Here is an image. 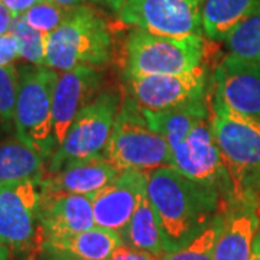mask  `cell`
<instances>
[{"label":"cell","instance_id":"obj_1","mask_svg":"<svg viewBox=\"0 0 260 260\" xmlns=\"http://www.w3.org/2000/svg\"><path fill=\"white\" fill-rule=\"evenodd\" d=\"M146 192L167 254L192 242L230 203L217 189L188 179L172 167L149 171Z\"/></svg>","mask_w":260,"mask_h":260},{"label":"cell","instance_id":"obj_2","mask_svg":"<svg viewBox=\"0 0 260 260\" xmlns=\"http://www.w3.org/2000/svg\"><path fill=\"white\" fill-rule=\"evenodd\" d=\"M210 112L230 181V201L260 205V121L236 113L215 94L210 102Z\"/></svg>","mask_w":260,"mask_h":260},{"label":"cell","instance_id":"obj_3","mask_svg":"<svg viewBox=\"0 0 260 260\" xmlns=\"http://www.w3.org/2000/svg\"><path fill=\"white\" fill-rule=\"evenodd\" d=\"M112 58V35L106 20L87 6L70 10L68 18L45 39V67L71 71L102 67Z\"/></svg>","mask_w":260,"mask_h":260},{"label":"cell","instance_id":"obj_4","mask_svg":"<svg viewBox=\"0 0 260 260\" xmlns=\"http://www.w3.org/2000/svg\"><path fill=\"white\" fill-rule=\"evenodd\" d=\"M103 155L120 172L127 169L149 172L171 167L172 162L167 139L150 127L143 109L130 95L119 109Z\"/></svg>","mask_w":260,"mask_h":260},{"label":"cell","instance_id":"obj_5","mask_svg":"<svg viewBox=\"0 0 260 260\" xmlns=\"http://www.w3.org/2000/svg\"><path fill=\"white\" fill-rule=\"evenodd\" d=\"M56 71L48 67H25L19 71V91L15 109L16 138L44 160L56 150L52 123V99L58 81Z\"/></svg>","mask_w":260,"mask_h":260},{"label":"cell","instance_id":"obj_6","mask_svg":"<svg viewBox=\"0 0 260 260\" xmlns=\"http://www.w3.org/2000/svg\"><path fill=\"white\" fill-rule=\"evenodd\" d=\"M203 56L200 35L160 37L135 29L126 41V77L185 74L201 67Z\"/></svg>","mask_w":260,"mask_h":260},{"label":"cell","instance_id":"obj_7","mask_svg":"<svg viewBox=\"0 0 260 260\" xmlns=\"http://www.w3.org/2000/svg\"><path fill=\"white\" fill-rule=\"evenodd\" d=\"M39 179L0 184V242L9 247L15 260H35L42 253Z\"/></svg>","mask_w":260,"mask_h":260},{"label":"cell","instance_id":"obj_8","mask_svg":"<svg viewBox=\"0 0 260 260\" xmlns=\"http://www.w3.org/2000/svg\"><path fill=\"white\" fill-rule=\"evenodd\" d=\"M119 113V94L104 91L77 114L65 139L48 160L47 174L87 158L103 155Z\"/></svg>","mask_w":260,"mask_h":260},{"label":"cell","instance_id":"obj_9","mask_svg":"<svg viewBox=\"0 0 260 260\" xmlns=\"http://www.w3.org/2000/svg\"><path fill=\"white\" fill-rule=\"evenodd\" d=\"M171 152V167L194 182L217 189L230 201L232 188L214 136L211 112L198 121L191 133Z\"/></svg>","mask_w":260,"mask_h":260},{"label":"cell","instance_id":"obj_10","mask_svg":"<svg viewBox=\"0 0 260 260\" xmlns=\"http://www.w3.org/2000/svg\"><path fill=\"white\" fill-rule=\"evenodd\" d=\"M205 0H126L119 16L124 25L153 35L184 38L203 30Z\"/></svg>","mask_w":260,"mask_h":260},{"label":"cell","instance_id":"obj_11","mask_svg":"<svg viewBox=\"0 0 260 260\" xmlns=\"http://www.w3.org/2000/svg\"><path fill=\"white\" fill-rule=\"evenodd\" d=\"M126 81L130 97L148 112H162L207 97L203 67L185 74L126 77Z\"/></svg>","mask_w":260,"mask_h":260},{"label":"cell","instance_id":"obj_12","mask_svg":"<svg viewBox=\"0 0 260 260\" xmlns=\"http://www.w3.org/2000/svg\"><path fill=\"white\" fill-rule=\"evenodd\" d=\"M214 94L236 113L260 121V61L225 56L214 71Z\"/></svg>","mask_w":260,"mask_h":260},{"label":"cell","instance_id":"obj_13","mask_svg":"<svg viewBox=\"0 0 260 260\" xmlns=\"http://www.w3.org/2000/svg\"><path fill=\"white\" fill-rule=\"evenodd\" d=\"M148 172L127 169L91 197L97 227L121 233L127 227L142 194L146 191Z\"/></svg>","mask_w":260,"mask_h":260},{"label":"cell","instance_id":"obj_14","mask_svg":"<svg viewBox=\"0 0 260 260\" xmlns=\"http://www.w3.org/2000/svg\"><path fill=\"white\" fill-rule=\"evenodd\" d=\"M39 189V221L44 242L52 237L85 232L95 225L90 195L52 191L41 185Z\"/></svg>","mask_w":260,"mask_h":260},{"label":"cell","instance_id":"obj_15","mask_svg":"<svg viewBox=\"0 0 260 260\" xmlns=\"http://www.w3.org/2000/svg\"><path fill=\"white\" fill-rule=\"evenodd\" d=\"M102 77L97 68L80 67L59 74L52 99V123L56 148L62 143L77 114L90 102L100 87Z\"/></svg>","mask_w":260,"mask_h":260},{"label":"cell","instance_id":"obj_16","mask_svg":"<svg viewBox=\"0 0 260 260\" xmlns=\"http://www.w3.org/2000/svg\"><path fill=\"white\" fill-rule=\"evenodd\" d=\"M259 227V205L250 201H230L224 210L214 260L250 259L253 239Z\"/></svg>","mask_w":260,"mask_h":260},{"label":"cell","instance_id":"obj_17","mask_svg":"<svg viewBox=\"0 0 260 260\" xmlns=\"http://www.w3.org/2000/svg\"><path fill=\"white\" fill-rule=\"evenodd\" d=\"M47 174V172H45ZM120 171L104 155L77 160L55 174L42 175L41 188L70 194L93 195L119 177Z\"/></svg>","mask_w":260,"mask_h":260},{"label":"cell","instance_id":"obj_18","mask_svg":"<svg viewBox=\"0 0 260 260\" xmlns=\"http://www.w3.org/2000/svg\"><path fill=\"white\" fill-rule=\"evenodd\" d=\"M121 244L119 233L94 225L85 232L47 239L42 253L52 260H107Z\"/></svg>","mask_w":260,"mask_h":260},{"label":"cell","instance_id":"obj_19","mask_svg":"<svg viewBox=\"0 0 260 260\" xmlns=\"http://www.w3.org/2000/svg\"><path fill=\"white\" fill-rule=\"evenodd\" d=\"M143 113L150 127L156 133L162 135L169 143L171 149H174L191 133L198 121L210 114V103L205 97L203 100L162 112L143 110Z\"/></svg>","mask_w":260,"mask_h":260},{"label":"cell","instance_id":"obj_20","mask_svg":"<svg viewBox=\"0 0 260 260\" xmlns=\"http://www.w3.org/2000/svg\"><path fill=\"white\" fill-rule=\"evenodd\" d=\"M260 9V0H205L203 30L213 41H225L234 29Z\"/></svg>","mask_w":260,"mask_h":260},{"label":"cell","instance_id":"obj_21","mask_svg":"<svg viewBox=\"0 0 260 260\" xmlns=\"http://www.w3.org/2000/svg\"><path fill=\"white\" fill-rule=\"evenodd\" d=\"M121 239L130 247L149 251L159 257L167 256L158 220L146 191L140 197L127 227L121 233Z\"/></svg>","mask_w":260,"mask_h":260},{"label":"cell","instance_id":"obj_22","mask_svg":"<svg viewBox=\"0 0 260 260\" xmlns=\"http://www.w3.org/2000/svg\"><path fill=\"white\" fill-rule=\"evenodd\" d=\"M44 172V159L18 138L0 142V184L38 179Z\"/></svg>","mask_w":260,"mask_h":260},{"label":"cell","instance_id":"obj_23","mask_svg":"<svg viewBox=\"0 0 260 260\" xmlns=\"http://www.w3.org/2000/svg\"><path fill=\"white\" fill-rule=\"evenodd\" d=\"M225 44L230 55L260 61V9L234 29Z\"/></svg>","mask_w":260,"mask_h":260},{"label":"cell","instance_id":"obj_24","mask_svg":"<svg viewBox=\"0 0 260 260\" xmlns=\"http://www.w3.org/2000/svg\"><path fill=\"white\" fill-rule=\"evenodd\" d=\"M224 210L215 215L211 224L200 233L192 242L174 253H168L164 260H214L217 240L223 229Z\"/></svg>","mask_w":260,"mask_h":260},{"label":"cell","instance_id":"obj_25","mask_svg":"<svg viewBox=\"0 0 260 260\" xmlns=\"http://www.w3.org/2000/svg\"><path fill=\"white\" fill-rule=\"evenodd\" d=\"M10 34L18 41L20 58L38 67L45 65V34L29 26L20 16L13 19Z\"/></svg>","mask_w":260,"mask_h":260},{"label":"cell","instance_id":"obj_26","mask_svg":"<svg viewBox=\"0 0 260 260\" xmlns=\"http://www.w3.org/2000/svg\"><path fill=\"white\" fill-rule=\"evenodd\" d=\"M70 10L71 9H64L58 6L51 0H42L26 10L23 15H20V18L23 19L29 26L48 35L64 23V20L70 15Z\"/></svg>","mask_w":260,"mask_h":260},{"label":"cell","instance_id":"obj_27","mask_svg":"<svg viewBox=\"0 0 260 260\" xmlns=\"http://www.w3.org/2000/svg\"><path fill=\"white\" fill-rule=\"evenodd\" d=\"M19 91V71L13 65L0 67V129L15 126Z\"/></svg>","mask_w":260,"mask_h":260},{"label":"cell","instance_id":"obj_28","mask_svg":"<svg viewBox=\"0 0 260 260\" xmlns=\"http://www.w3.org/2000/svg\"><path fill=\"white\" fill-rule=\"evenodd\" d=\"M19 56V45L12 34L0 35V67H8Z\"/></svg>","mask_w":260,"mask_h":260},{"label":"cell","instance_id":"obj_29","mask_svg":"<svg viewBox=\"0 0 260 260\" xmlns=\"http://www.w3.org/2000/svg\"><path fill=\"white\" fill-rule=\"evenodd\" d=\"M107 260H164V257L155 256L149 251L130 247L123 243L121 246H119L113 251V254Z\"/></svg>","mask_w":260,"mask_h":260},{"label":"cell","instance_id":"obj_30","mask_svg":"<svg viewBox=\"0 0 260 260\" xmlns=\"http://www.w3.org/2000/svg\"><path fill=\"white\" fill-rule=\"evenodd\" d=\"M8 9L13 13V16L16 18V16H20V15H23L26 10H29L32 6H35L38 5L39 2H42V0H0Z\"/></svg>","mask_w":260,"mask_h":260},{"label":"cell","instance_id":"obj_31","mask_svg":"<svg viewBox=\"0 0 260 260\" xmlns=\"http://www.w3.org/2000/svg\"><path fill=\"white\" fill-rule=\"evenodd\" d=\"M13 19H15L13 13L0 2V35L9 34L12 23H13Z\"/></svg>","mask_w":260,"mask_h":260},{"label":"cell","instance_id":"obj_32","mask_svg":"<svg viewBox=\"0 0 260 260\" xmlns=\"http://www.w3.org/2000/svg\"><path fill=\"white\" fill-rule=\"evenodd\" d=\"M93 2L110 9L112 12H116V13H120V10L123 9V6L126 3V0H93Z\"/></svg>","mask_w":260,"mask_h":260},{"label":"cell","instance_id":"obj_33","mask_svg":"<svg viewBox=\"0 0 260 260\" xmlns=\"http://www.w3.org/2000/svg\"><path fill=\"white\" fill-rule=\"evenodd\" d=\"M51 2H54L55 5L64 8V9H75V8L83 6L85 0H51Z\"/></svg>","mask_w":260,"mask_h":260},{"label":"cell","instance_id":"obj_34","mask_svg":"<svg viewBox=\"0 0 260 260\" xmlns=\"http://www.w3.org/2000/svg\"><path fill=\"white\" fill-rule=\"evenodd\" d=\"M249 260H260V227L254 239H253V246H251V254Z\"/></svg>","mask_w":260,"mask_h":260},{"label":"cell","instance_id":"obj_35","mask_svg":"<svg viewBox=\"0 0 260 260\" xmlns=\"http://www.w3.org/2000/svg\"><path fill=\"white\" fill-rule=\"evenodd\" d=\"M12 259V251L10 249L0 242V260H10Z\"/></svg>","mask_w":260,"mask_h":260}]
</instances>
